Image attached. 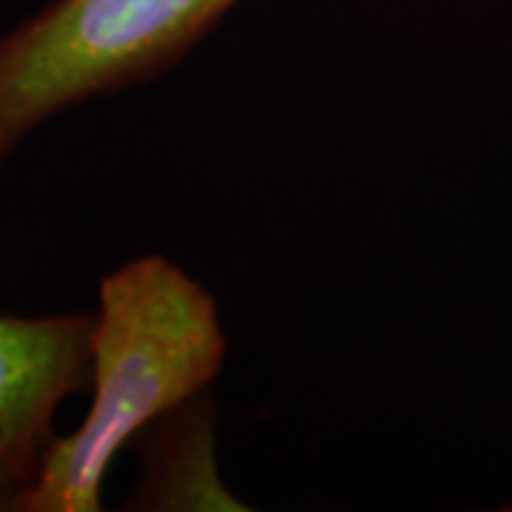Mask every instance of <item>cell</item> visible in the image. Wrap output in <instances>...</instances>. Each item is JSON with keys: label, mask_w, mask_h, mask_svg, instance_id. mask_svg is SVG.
<instances>
[{"label": "cell", "mask_w": 512, "mask_h": 512, "mask_svg": "<svg viewBox=\"0 0 512 512\" xmlns=\"http://www.w3.org/2000/svg\"><path fill=\"white\" fill-rule=\"evenodd\" d=\"M228 339L214 296L165 256H140L100 282L92 322V407L57 436L20 512L103 510L114 456L151 421L220 376Z\"/></svg>", "instance_id": "obj_1"}, {"label": "cell", "mask_w": 512, "mask_h": 512, "mask_svg": "<svg viewBox=\"0 0 512 512\" xmlns=\"http://www.w3.org/2000/svg\"><path fill=\"white\" fill-rule=\"evenodd\" d=\"M239 0H52L0 35V157L63 109L168 72Z\"/></svg>", "instance_id": "obj_2"}, {"label": "cell", "mask_w": 512, "mask_h": 512, "mask_svg": "<svg viewBox=\"0 0 512 512\" xmlns=\"http://www.w3.org/2000/svg\"><path fill=\"white\" fill-rule=\"evenodd\" d=\"M89 313L0 316V461L29 484L55 436L57 407L92 379Z\"/></svg>", "instance_id": "obj_3"}, {"label": "cell", "mask_w": 512, "mask_h": 512, "mask_svg": "<svg viewBox=\"0 0 512 512\" xmlns=\"http://www.w3.org/2000/svg\"><path fill=\"white\" fill-rule=\"evenodd\" d=\"M217 410L208 393L143 430V478L126 510H245L214 467Z\"/></svg>", "instance_id": "obj_4"}, {"label": "cell", "mask_w": 512, "mask_h": 512, "mask_svg": "<svg viewBox=\"0 0 512 512\" xmlns=\"http://www.w3.org/2000/svg\"><path fill=\"white\" fill-rule=\"evenodd\" d=\"M26 490H29V481L0 461V512H20Z\"/></svg>", "instance_id": "obj_5"}, {"label": "cell", "mask_w": 512, "mask_h": 512, "mask_svg": "<svg viewBox=\"0 0 512 512\" xmlns=\"http://www.w3.org/2000/svg\"><path fill=\"white\" fill-rule=\"evenodd\" d=\"M3 163H6V160H3V157H0V168H3Z\"/></svg>", "instance_id": "obj_6"}]
</instances>
